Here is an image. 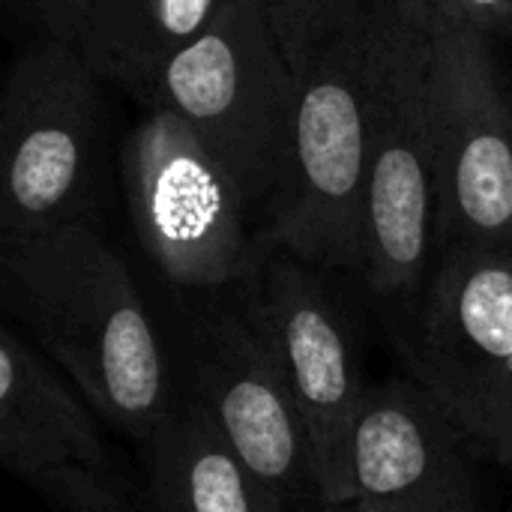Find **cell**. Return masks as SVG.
I'll return each instance as SVG.
<instances>
[{
  "mask_svg": "<svg viewBox=\"0 0 512 512\" xmlns=\"http://www.w3.org/2000/svg\"><path fill=\"white\" fill-rule=\"evenodd\" d=\"M0 300L93 411L138 447L180 402L156 306L99 225L3 243Z\"/></svg>",
  "mask_w": 512,
  "mask_h": 512,
  "instance_id": "cell-1",
  "label": "cell"
},
{
  "mask_svg": "<svg viewBox=\"0 0 512 512\" xmlns=\"http://www.w3.org/2000/svg\"><path fill=\"white\" fill-rule=\"evenodd\" d=\"M396 0H360L297 69V111L282 186L261 219L267 252L357 279L360 210Z\"/></svg>",
  "mask_w": 512,
  "mask_h": 512,
  "instance_id": "cell-2",
  "label": "cell"
},
{
  "mask_svg": "<svg viewBox=\"0 0 512 512\" xmlns=\"http://www.w3.org/2000/svg\"><path fill=\"white\" fill-rule=\"evenodd\" d=\"M159 288L156 315L180 393L204 408L285 510H318L315 456L270 333L261 273L225 288Z\"/></svg>",
  "mask_w": 512,
  "mask_h": 512,
  "instance_id": "cell-3",
  "label": "cell"
},
{
  "mask_svg": "<svg viewBox=\"0 0 512 512\" xmlns=\"http://www.w3.org/2000/svg\"><path fill=\"white\" fill-rule=\"evenodd\" d=\"M84 51L30 39L0 90V246L99 225L108 195V102Z\"/></svg>",
  "mask_w": 512,
  "mask_h": 512,
  "instance_id": "cell-4",
  "label": "cell"
},
{
  "mask_svg": "<svg viewBox=\"0 0 512 512\" xmlns=\"http://www.w3.org/2000/svg\"><path fill=\"white\" fill-rule=\"evenodd\" d=\"M120 183L138 249L159 285L204 291L255 279L261 222L192 126L150 105L120 144Z\"/></svg>",
  "mask_w": 512,
  "mask_h": 512,
  "instance_id": "cell-5",
  "label": "cell"
},
{
  "mask_svg": "<svg viewBox=\"0 0 512 512\" xmlns=\"http://www.w3.org/2000/svg\"><path fill=\"white\" fill-rule=\"evenodd\" d=\"M438 258L441 177L429 105V36L396 9L372 126L357 267V282L387 327L417 306Z\"/></svg>",
  "mask_w": 512,
  "mask_h": 512,
  "instance_id": "cell-6",
  "label": "cell"
},
{
  "mask_svg": "<svg viewBox=\"0 0 512 512\" xmlns=\"http://www.w3.org/2000/svg\"><path fill=\"white\" fill-rule=\"evenodd\" d=\"M150 105L192 126L261 222L285 177L297 111V69L270 12L258 0H231L165 66Z\"/></svg>",
  "mask_w": 512,
  "mask_h": 512,
  "instance_id": "cell-7",
  "label": "cell"
},
{
  "mask_svg": "<svg viewBox=\"0 0 512 512\" xmlns=\"http://www.w3.org/2000/svg\"><path fill=\"white\" fill-rule=\"evenodd\" d=\"M408 378L512 468V249H444L417 306L387 327Z\"/></svg>",
  "mask_w": 512,
  "mask_h": 512,
  "instance_id": "cell-8",
  "label": "cell"
},
{
  "mask_svg": "<svg viewBox=\"0 0 512 512\" xmlns=\"http://www.w3.org/2000/svg\"><path fill=\"white\" fill-rule=\"evenodd\" d=\"M261 297L312 444L321 507H336L348 495L351 438L372 387L363 372L357 303L366 300V291L348 273L270 252L261 267Z\"/></svg>",
  "mask_w": 512,
  "mask_h": 512,
  "instance_id": "cell-9",
  "label": "cell"
},
{
  "mask_svg": "<svg viewBox=\"0 0 512 512\" xmlns=\"http://www.w3.org/2000/svg\"><path fill=\"white\" fill-rule=\"evenodd\" d=\"M495 48L471 30L429 36L441 252L512 249V87Z\"/></svg>",
  "mask_w": 512,
  "mask_h": 512,
  "instance_id": "cell-10",
  "label": "cell"
},
{
  "mask_svg": "<svg viewBox=\"0 0 512 512\" xmlns=\"http://www.w3.org/2000/svg\"><path fill=\"white\" fill-rule=\"evenodd\" d=\"M93 405L12 324L0 330V462L57 512H141Z\"/></svg>",
  "mask_w": 512,
  "mask_h": 512,
  "instance_id": "cell-11",
  "label": "cell"
},
{
  "mask_svg": "<svg viewBox=\"0 0 512 512\" xmlns=\"http://www.w3.org/2000/svg\"><path fill=\"white\" fill-rule=\"evenodd\" d=\"M480 453L411 378L372 384L348 453V495L312 512H486Z\"/></svg>",
  "mask_w": 512,
  "mask_h": 512,
  "instance_id": "cell-12",
  "label": "cell"
},
{
  "mask_svg": "<svg viewBox=\"0 0 512 512\" xmlns=\"http://www.w3.org/2000/svg\"><path fill=\"white\" fill-rule=\"evenodd\" d=\"M138 450L141 512H288L186 393Z\"/></svg>",
  "mask_w": 512,
  "mask_h": 512,
  "instance_id": "cell-13",
  "label": "cell"
},
{
  "mask_svg": "<svg viewBox=\"0 0 512 512\" xmlns=\"http://www.w3.org/2000/svg\"><path fill=\"white\" fill-rule=\"evenodd\" d=\"M231 0H87L75 45L99 78L147 105L165 66Z\"/></svg>",
  "mask_w": 512,
  "mask_h": 512,
  "instance_id": "cell-14",
  "label": "cell"
},
{
  "mask_svg": "<svg viewBox=\"0 0 512 512\" xmlns=\"http://www.w3.org/2000/svg\"><path fill=\"white\" fill-rule=\"evenodd\" d=\"M399 15L423 30H471L492 42L512 39V0H396Z\"/></svg>",
  "mask_w": 512,
  "mask_h": 512,
  "instance_id": "cell-15",
  "label": "cell"
},
{
  "mask_svg": "<svg viewBox=\"0 0 512 512\" xmlns=\"http://www.w3.org/2000/svg\"><path fill=\"white\" fill-rule=\"evenodd\" d=\"M270 18L273 27L297 66L312 42H318L342 15H348L360 0H258Z\"/></svg>",
  "mask_w": 512,
  "mask_h": 512,
  "instance_id": "cell-16",
  "label": "cell"
},
{
  "mask_svg": "<svg viewBox=\"0 0 512 512\" xmlns=\"http://www.w3.org/2000/svg\"><path fill=\"white\" fill-rule=\"evenodd\" d=\"M6 12L30 30L33 39H66L75 42L87 0H3Z\"/></svg>",
  "mask_w": 512,
  "mask_h": 512,
  "instance_id": "cell-17",
  "label": "cell"
}]
</instances>
